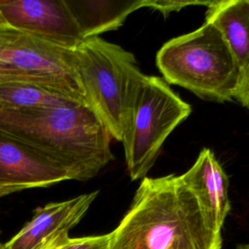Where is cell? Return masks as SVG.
Wrapping results in <instances>:
<instances>
[{
  "mask_svg": "<svg viewBox=\"0 0 249 249\" xmlns=\"http://www.w3.org/2000/svg\"><path fill=\"white\" fill-rule=\"evenodd\" d=\"M109 249H221L222 234L209 224L181 176L145 177L113 231Z\"/></svg>",
  "mask_w": 249,
  "mask_h": 249,
  "instance_id": "obj_1",
  "label": "cell"
},
{
  "mask_svg": "<svg viewBox=\"0 0 249 249\" xmlns=\"http://www.w3.org/2000/svg\"><path fill=\"white\" fill-rule=\"evenodd\" d=\"M0 134L64 168L72 180L94 177L113 159L105 125L86 104L0 108Z\"/></svg>",
  "mask_w": 249,
  "mask_h": 249,
  "instance_id": "obj_2",
  "label": "cell"
},
{
  "mask_svg": "<svg viewBox=\"0 0 249 249\" xmlns=\"http://www.w3.org/2000/svg\"><path fill=\"white\" fill-rule=\"evenodd\" d=\"M72 53L76 80L86 104L112 138L122 142L144 76L134 55L99 37L84 39Z\"/></svg>",
  "mask_w": 249,
  "mask_h": 249,
  "instance_id": "obj_3",
  "label": "cell"
},
{
  "mask_svg": "<svg viewBox=\"0 0 249 249\" xmlns=\"http://www.w3.org/2000/svg\"><path fill=\"white\" fill-rule=\"evenodd\" d=\"M156 64L167 83L215 102L234 98L242 72L220 31L206 21L163 44Z\"/></svg>",
  "mask_w": 249,
  "mask_h": 249,
  "instance_id": "obj_4",
  "label": "cell"
},
{
  "mask_svg": "<svg viewBox=\"0 0 249 249\" xmlns=\"http://www.w3.org/2000/svg\"><path fill=\"white\" fill-rule=\"evenodd\" d=\"M191 112V105L162 79L144 74L122 141L132 181L147 177L163 142Z\"/></svg>",
  "mask_w": 249,
  "mask_h": 249,
  "instance_id": "obj_5",
  "label": "cell"
},
{
  "mask_svg": "<svg viewBox=\"0 0 249 249\" xmlns=\"http://www.w3.org/2000/svg\"><path fill=\"white\" fill-rule=\"evenodd\" d=\"M0 80L42 83L81 92L72 50L11 26L0 28Z\"/></svg>",
  "mask_w": 249,
  "mask_h": 249,
  "instance_id": "obj_6",
  "label": "cell"
},
{
  "mask_svg": "<svg viewBox=\"0 0 249 249\" xmlns=\"http://www.w3.org/2000/svg\"><path fill=\"white\" fill-rule=\"evenodd\" d=\"M9 26L73 50L84 39L66 0H0Z\"/></svg>",
  "mask_w": 249,
  "mask_h": 249,
  "instance_id": "obj_7",
  "label": "cell"
},
{
  "mask_svg": "<svg viewBox=\"0 0 249 249\" xmlns=\"http://www.w3.org/2000/svg\"><path fill=\"white\" fill-rule=\"evenodd\" d=\"M72 180L69 173L29 147L0 134V197Z\"/></svg>",
  "mask_w": 249,
  "mask_h": 249,
  "instance_id": "obj_8",
  "label": "cell"
},
{
  "mask_svg": "<svg viewBox=\"0 0 249 249\" xmlns=\"http://www.w3.org/2000/svg\"><path fill=\"white\" fill-rule=\"evenodd\" d=\"M98 191L38 207L32 219L1 249H37L53 237L69 232L86 215Z\"/></svg>",
  "mask_w": 249,
  "mask_h": 249,
  "instance_id": "obj_9",
  "label": "cell"
},
{
  "mask_svg": "<svg viewBox=\"0 0 249 249\" xmlns=\"http://www.w3.org/2000/svg\"><path fill=\"white\" fill-rule=\"evenodd\" d=\"M180 176L197 198L213 230L221 233L231 211L229 177L214 153L203 148L191 168Z\"/></svg>",
  "mask_w": 249,
  "mask_h": 249,
  "instance_id": "obj_10",
  "label": "cell"
},
{
  "mask_svg": "<svg viewBox=\"0 0 249 249\" xmlns=\"http://www.w3.org/2000/svg\"><path fill=\"white\" fill-rule=\"evenodd\" d=\"M83 39L118 29L129 14L146 7L147 0H66Z\"/></svg>",
  "mask_w": 249,
  "mask_h": 249,
  "instance_id": "obj_11",
  "label": "cell"
},
{
  "mask_svg": "<svg viewBox=\"0 0 249 249\" xmlns=\"http://www.w3.org/2000/svg\"><path fill=\"white\" fill-rule=\"evenodd\" d=\"M205 21L220 31L243 70L249 63V0L210 1Z\"/></svg>",
  "mask_w": 249,
  "mask_h": 249,
  "instance_id": "obj_12",
  "label": "cell"
},
{
  "mask_svg": "<svg viewBox=\"0 0 249 249\" xmlns=\"http://www.w3.org/2000/svg\"><path fill=\"white\" fill-rule=\"evenodd\" d=\"M83 103L86 102L80 91L58 86L22 81L0 83V108L68 107Z\"/></svg>",
  "mask_w": 249,
  "mask_h": 249,
  "instance_id": "obj_13",
  "label": "cell"
},
{
  "mask_svg": "<svg viewBox=\"0 0 249 249\" xmlns=\"http://www.w3.org/2000/svg\"><path fill=\"white\" fill-rule=\"evenodd\" d=\"M110 232L100 235L67 237L54 249H109Z\"/></svg>",
  "mask_w": 249,
  "mask_h": 249,
  "instance_id": "obj_14",
  "label": "cell"
},
{
  "mask_svg": "<svg viewBox=\"0 0 249 249\" xmlns=\"http://www.w3.org/2000/svg\"><path fill=\"white\" fill-rule=\"evenodd\" d=\"M210 1H171V0H147V8L157 10L160 12L164 17L168 16L170 13L179 11L187 6L192 5H204L208 6Z\"/></svg>",
  "mask_w": 249,
  "mask_h": 249,
  "instance_id": "obj_15",
  "label": "cell"
},
{
  "mask_svg": "<svg viewBox=\"0 0 249 249\" xmlns=\"http://www.w3.org/2000/svg\"><path fill=\"white\" fill-rule=\"evenodd\" d=\"M233 99L249 110V63L241 72L240 81Z\"/></svg>",
  "mask_w": 249,
  "mask_h": 249,
  "instance_id": "obj_16",
  "label": "cell"
},
{
  "mask_svg": "<svg viewBox=\"0 0 249 249\" xmlns=\"http://www.w3.org/2000/svg\"><path fill=\"white\" fill-rule=\"evenodd\" d=\"M68 232H64V233H60L54 237H53L52 239L48 240L47 242H45L44 244H42L39 248L37 249H54L55 247H57L63 240H65L68 237Z\"/></svg>",
  "mask_w": 249,
  "mask_h": 249,
  "instance_id": "obj_17",
  "label": "cell"
},
{
  "mask_svg": "<svg viewBox=\"0 0 249 249\" xmlns=\"http://www.w3.org/2000/svg\"><path fill=\"white\" fill-rule=\"evenodd\" d=\"M6 26H9V25H8V23L6 22L5 18H3L2 14H1V12H0V28H2V27H6Z\"/></svg>",
  "mask_w": 249,
  "mask_h": 249,
  "instance_id": "obj_18",
  "label": "cell"
},
{
  "mask_svg": "<svg viewBox=\"0 0 249 249\" xmlns=\"http://www.w3.org/2000/svg\"><path fill=\"white\" fill-rule=\"evenodd\" d=\"M235 249H249V242L248 243H243V244H239L236 246Z\"/></svg>",
  "mask_w": 249,
  "mask_h": 249,
  "instance_id": "obj_19",
  "label": "cell"
},
{
  "mask_svg": "<svg viewBox=\"0 0 249 249\" xmlns=\"http://www.w3.org/2000/svg\"><path fill=\"white\" fill-rule=\"evenodd\" d=\"M1 247H2V243L0 242V249H1Z\"/></svg>",
  "mask_w": 249,
  "mask_h": 249,
  "instance_id": "obj_20",
  "label": "cell"
},
{
  "mask_svg": "<svg viewBox=\"0 0 249 249\" xmlns=\"http://www.w3.org/2000/svg\"><path fill=\"white\" fill-rule=\"evenodd\" d=\"M1 82H2V81H1V80H0V83H1Z\"/></svg>",
  "mask_w": 249,
  "mask_h": 249,
  "instance_id": "obj_21",
  "label": "cell"
}]
</instances>
